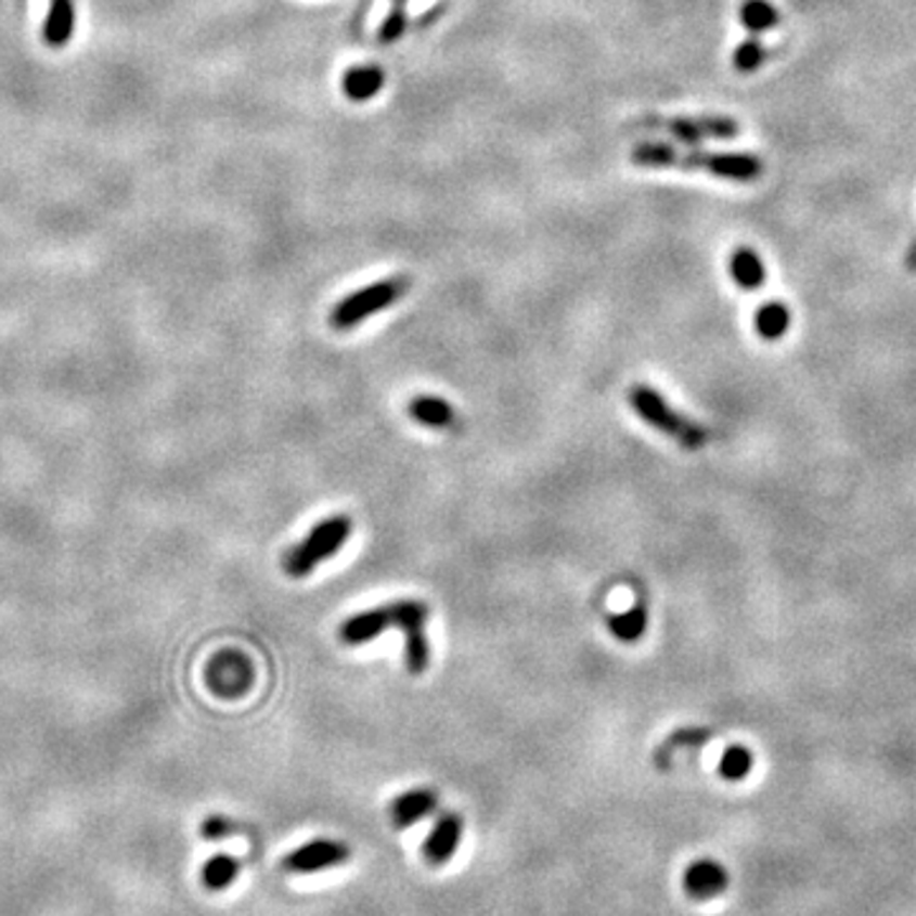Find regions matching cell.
<instances>
[{
    "instance_id": "cell-1",
    "label": "cell",
    "mask_w": 916,
    "mask_h": 916,
    "mask_svg": "<svg viewBox=\"0 0 916 916\" xmlns=\"http://www.w3.org/2000/svg\"><path fill=\"white\" fill-rule=\"evenodd\" d=\"M629 405L636 415L642 417L644 423L651 425V428L659 430V434L667 438H675V441L687 451H698L708 443V430L702 428L700 423L691 421L683 413H678L675 408L667 402L662 395H659L651 385H632L629 387Z\"/></svg>"
},
{
    "instance_id": "cell-2",
    "label": "cell",
    "mask_w": 916,
    "mask_h": 916,
    "mask_svg": "<svg viewBox=\"0 0 916 916\" xmlns=\"http://www.w3.org/2000/svg\"><path fill=\"white\" fill-rule=\"evenodd\" d=\"M351 517L332 515L311 527V532L283 555V570L291 578H306L317 570L319 563L332 560L344 542L351 538Z\"/></svg>"
},
{
    "instance_id": "cell-3",
    "label": "cell",
    "mask_w": 916,
    "mask_h": 916,
    "mask_svg": "<svg viewBox=\"0 0 916 916\" xmlns=\"http://www.w3.org/2000/svg\"><path fill=\"white\" fill-rule=\"evenodd\" d=\"M410 288V281L408 278H385V281H377L372 285H366V288L351 293V296L341 298L339 304L332 309V321L334 328H339V332H347V328H354L357 324H362L364 319L375 317V313L390 309L395 300H400L405 296Z\"/></svg>"
},
{
    "instance_id": "cell-4",
    "label": "cell",
    "mask_w": 916,
    "mask_h": 916,
    "mask_svg": "<svg viewBox=\"0 0 916 916\" xmlns=\"http://www.w3.org/2000/svg\"><path fill=\"white\" fill-rule=\"evenodd\" d=\"M670 168H700V171L721 176V179L753 181V179H759L761 171H764V164H761L759 156H751V153H702V151L680 153L675 151Z\"/></svg>"
},
{
    "instance_id": "cell-5",
    "label": "cell",
    "mask_w": 916,
    "mask_h": 916,
    "mask_svg": "<svg viewBox=\"0 0 916 916\" xmlns=\"http://www.w3.org/2000/svg\"><path fill=\"white\" fill-rule=\"evenodd\" d=\"M204 678L209 691L219 698H242L255 683V667L242 651L224 649L209 659Z\"/></svg>"
},
{
    "instance_id": "cell-6",
    "label": "cell",
    "mask_w": 916,
    "mask_h": 916,
    "mask_svg": "<svg viewBox=\"0 0 916 916\" xmlns=\"http://www.w3.org/2000/svg\"><path fill=\"white\" fill-rule=\"evenodd\" d=\"M398 606V629L405 636V667L410 675H423L430 665V642L425 636V621L430 617V608L415 598H400Z\"/></svg>"
},
{
    "instance_id": "cell-7",
    "label": "cell",
    "mask_w": 916,
    "mask_h": 916,
    "mask_svg": "<svg viewBox=\"0 0 916 916\" xmlns=\"http://www.w3.org/2000/svg\"><path fill=\"white\" fill-rule=\"evenodd\" d=\"M351 859L349 846L332 838H317L304 842L285 855L283 868L291 874H317V870L344 866Z\"/></svg>"
},
{
    "instance_id": "cell-8",
    "label": "cell",
    "mask_w": 916,
    "mask_h": 916,
    "mask_svg": "<svg viewBox=\"0 0 916 916\" xmlns=\"http://www.w3.org/2000/svg\"><path fill=\"white\" fill-rule=\"evenodd\" d=\"M400 608L398 601L385 606H375L370 611H359L354 617L344 619L339 624V642L349 644V647H359V644L375 642L377 636H383L390 627H398Z\"/></svg>"
},
{
    "instance_id": "cell-9",
    "label": "cell",
    "mask_w": 916,
    "mask_h": 916,
    "mask_svg": "<svg viewBox=\"0 0 916 916\" xmlns=\"http://www.w3.org/2000/svg\"><path fill=\"white\" fill-rule=\"evenodd\" d=\"M464 835V820L459 812H443L423 840V859L428 866H446L453 859Z\"/></svg>"
},
{
    "instance_id": "cell-10",
    "label": "cell",
    "mask_w": 916,
    "mask_h": 916,
    "mask_svg": "<svg viewBox=\"0 0 916 916\" xmlns=\"http://www.w3.org/2000/svg\"><path fill=\"white\" fill-rule=\"evenodd\" d=\"M667 130L680 143L698 145L706 138L728 141V138H736L741 128L731 117H675V120L667 122Z\"/></svg>"
},
{
    "instance_id": "cell-11",
    "label": "cell",
    "mask_w": 916,
    "mask_h": 916,
    "mask_svg": "<svg viewBox=\"0 0 916 916\" xmlns=\"http://www.w3.org/2000/svg\"><path fill=\"white\" fill-rule=\"evenodd\" d=\"M683 889L695 901H708L721 896L728 889V870L713 859H698L685 868Z\"/></svg>"
},
{
    "instance_id": "cell-12",
    "label": "cell",
    "mask_w": 916,
    "mask_h": 916,
    "mask_svg": "<svg viewBox=\"0 0 916 916\" xmlns=\"http://www.w3.org/2000/svg\"><path fill=\"white\" fill-rule=\"evenodd\" d=\"M436 808L438 795L434 789H408L390 802V820L398 830H408V827H413L421 823V820L434 815Z\"/></svg>"
},
{
    "instance_id": "cell-13",
    "label": "cell",
    "mask_w": 916,
    "mask_h": 916,
    "mask_svg": "<svg viewBox=\"0 0 916 916\" xmlns=\"http://www.w3.org/2000/svg\"><path fill=\"white\" fill-rule=\"evenodd\" d=\"M77 24L75 0H51L47 21H43L41 36L49 49H64L72 41Z\"/></svg>"
},
{
    "instance_id": "cell-14",
    "label": "cell",
    "mask_w": 916,
    "mask_h": 916,
    "mask_svg": "<svg viewBox=\"0 0 916 916\" xmlns=\"http://www.w3.org/2000/svg\"><path fill=\"white\" fill-rule=\"evenodd\" d=\"M408 415L413 417L415 423L425 425V428H451L453 421H456V410L449 400L436 398V395H417V398L410 400Z\"/></svg>"
},
{
    "instance_id": "cell-15",
    "label": "cell",
    "mask_w": 916,
    "mask_h": 916,
    "mask_svg": "<svg viewBox=\"0 0 916 916\" xmlns=\"http://www.w3.org/2000/svg\"><path fill=\"white\" fill-rule=\"evenodd\" d=\"M728 273L733 281L738 283V288L744 291H759L766 281L764 262H761V258L751 247H738V250H733L728 260Z\"/></svg>"
},
{
    "instance_id": "cell-16",
    "label": "cell",
    "mask_w": 916,
    "mask_h": 916,
    "mask_svg": "<svg viewBox=\"0 0 916 916\" xmlns=\"http://www.w3.org/2000/svg\"><path fill=\"white\" fill-rule=\"evenodd\" d=\"M383 85H385V75L379 67H354L341 77V92L354 102L372 100L379 90H383Z\"/></svg>"
},
{
    "instance_id": "cell-17",
    "label": "cell",
    "mask_w": 916,
    "mask_h": 916,
    "mask_svg": "<svg viewBox=\"0 0 916 916\" xmlns=\"http://www.w3.org/2000/svg\"><path fill=\"white\" fill-rule=\"evenodd\" d=\"M791 313L782 300H766L764 306H759L757 317H753V328L764 341H776L782 339L784 334L789 332Z\"/></svg>"
},
{
    "instance_id": "cell-18",
    "label": "cell",
    "mask_w": 916,
    "mask_h": 916,
    "mask_svg": "<svg viewBox=\"0 0 916 916\" xmlns=\"http://www.w3.org/2000/svg\"><path fill=\"white\" fill-rule=\"evenodd\" d=\"M647 621H649L647 608H644L642 604H634V606H629L627 611L611 614V617H608V629H611V634L617 636L619 642L634 644L642 640L644 632H647Z\"/></svg>"
},
{
    "instance_id": "cell-19",
    "label": "cell",
    "mask_w": 916,
    "mask_h": 916,
    "mask_svg": "<svg viewBox=\"0 0 916 916\" xmlns=\"http://www.w3.org/2000/svg\"><path fill=\"white\" fill-rule=\"evenodd\" d=\"M240 874V863L227 853H217L204 863L202 868V883L207 886L209 891H222L227 886L234 883V878Z\"/></svg>"
},
{
    "instance_id": "cell-20",
    "label": "cell",
    "mask_w": 916,
    "mask_h": 916,
    "mask_svg": "<svg viewBox=\"0 0 916 916\" xmlns=\"http://www.w3.org/2000/svg\"><path fill=\"white\" fill-rule=\"evenodd\" d=\"M741 24L746 31L761 36L769 28L779 24V13L769 0H744L741 3Z\"/></svg>"
},
{
    "instance_id": "cell-21",
    "label": "cell",
    "mask_w": 916,
    "mask_h": 916,
    "mask_svg": "<svg viewBox=\"0 0 916 916\" xmlns=\"http://www.w3.org/2000/svg\"><path fill=\"white\" fill-rule=\"evenodd\" d=\"M753 766V753L746 749V746L736 744V746H728V749L723 751L721 757V764H718V772L725 782H741L749 776Z\"/></svg>"
},
{
    "instance_id": "cell-22",
    "label": "cell",
    "mask_w": 916,
    "mask_h": 916,
    "mask_svg": "<svg viewBox=\"0 0 916 916\" xmlns=\"http://www.w3.org/2000/svg\"><path fill=\"white\" fill-rule=\"evenodd\" d=\"M764 43H761L757 34H751L744 43H738L736 54H733V67H736V72H741V75H751V72H757L761 64H764Z\"/></svg>"
},
{
    "instance_id": "cell-23",
    "label": "cell",
    "mask_w": 916,
    "mask_h": 916,
    "mask_svg": "<svg viewBox=\"0 0 916 916\" xmlns=\"http://www.w3.org/2000/svg\"><path fill=\"white\" fill-rule=\"evenodd\" d=\"M405 31H408L405 5H395V9L390 13H387V18L383 21V26H379L377 39H379V43H395Z\"/></svg>"
},
{
    "instance_id": "cell-24",
    "label": "cell",
    "mask_w": 916,
    "mask_h": 916,
    "mask_svg": "<svg viewBox=\"0 0 916 916\" xmlns=\"http://www.w3.org/2000/svg\"><path fill=\"white\" fill-rule=\"evenodd\" d=\"M234 835V823L224 815H211L202 823V838L207 840H224Z\"/></svg>"
},
{
    "instance_id": "cell-25",
    "label": "cell",
    "mask_w": 916,
    "mask_h": 916,
    "mask_svg": "<svg viewBox=\"0 0 916 916\" xmlns=\"http://www.w3.org/2000/svg\"><path fill=\"white\" fill-rule=\"evenodd\" d=\"M906 262H908V268H912V270H916V242H914L912 253H908V258H906Z\"/></svg>"
},
{
    "instance_id": "cell-26",
    "label": "cell",
    "mask_w": 916,
    "mask_h": 916,
    "mask_svg": "<svg viewBox=\"0 0 916 916\" xmlns=\"http://www.w3.org/2000/svg\"><path fill=\"white\" fill-rule=\"evenodd\" d=\"M405 3H408V0H395V5H405Z\"/></svg>"
}]
</instances>
